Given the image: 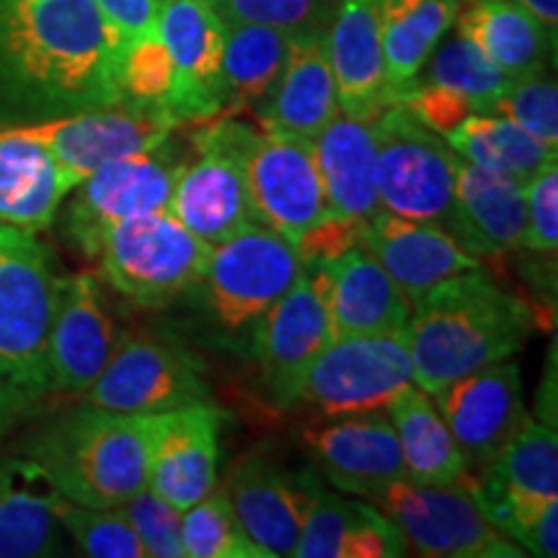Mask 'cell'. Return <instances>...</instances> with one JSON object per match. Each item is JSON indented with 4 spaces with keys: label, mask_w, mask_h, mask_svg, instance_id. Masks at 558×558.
I'll return each instance as SVG.
<instances>
[{
    "label": "cell",
    "mask_w": 558,
    "mask_h": 558,
    "mask_svg": "<svg viewBox=\"0 0 558 558\" xmlns=\"http://www.w3.org/2000/svg\"><path fill=\"white\" fill-rule=\"evenodd\" d=\"M525 184L505 173L456 158L450 213L442 228L476 259H497L522 248L525 239Z\"/></svg>",
    "instance_id": "cell-22"
},
{
    "label": "cell",
    "mask_w": 558,
    "mask_h": 558,
    "mask_svg": "<svg viewBox=\"0 0 558 558\" xmlns=\"http://www.w3.org/2000/svg\"><path fill=\"white\" fill-rule=\"evenodd\" d=\"M471 476L473 497L494 527L520 509L558 499V437L556 424L525 416L499 456Z\"/></svg>",
    "instance_id": "cell-25"
},
{
    "label": "cell",
    "mask_w": 558,
    "mask_h": 558,
    "mask_svg": "<svg viewBox=\"0 0 558 558\" xmlns=\"http://www.w3.org/2000/svg\"><path fill=\"white\" fill-rule=\"evenodd\" d=\"M222 411L194 403L148 414V486L177 509H190L218 486Z\"/></svg>",
    "instance_id": "cell-17"
},
{
    "label": "cell",
    "mask_w": 558,
    "mask_h": 558,
    "mask_svg": "<svg viewBox=\"0 0 558 558\" xmlns=\"http://www.w3.org/2000/svg\"><path fill=\"white\" fill-rule=\"evenodd\" d=\"M427 62V83L465 96L476 114H492L494 104L512 86V78L505 70L494 65L469 37L458 32L445 45H437Z\"/></svg>",
    "instance_id": "cell-37"
},
{
    "label": "cell",
    "mask_w": 558,
    "mask_h": 558,
    "mask_svg": "<svg viewBox=\"0 0 558 558\" xmlns=\"http://www.w3.org/2000/svg\"><path fill=\"white\" fill-rule=\"evenodd\" d=\"M305 448L339 492L373 501L390 484L407 478L399 437L383 411L337 416L326 427L303 432Z\"/></svg>",
    "instance_id": "cell-20"
},
{
    "label": "cell",
    "mask_w": 558,
    "mask_h": 558,
    "mask_svg": "<svg viewBox=\"0 0 558 558\" xmlns=\"http://www.w3.org/2000/svg\"><path fill=\"white\" fill-rule=\"evenodd\" d=\"M186 158L171 135L156 148L109 160L75 186L65 215V235L88 259H96L104 235L117 222L169 209Z\"/></svg>",
    "instance_id": "cell-12"
},
{
    "label": "cell",
    "mask_w": 558,
    "mask_h": 558,
    "mask_svg": "<svg viewBox=\"0 0 558 558\" xmlns=\"http://www.w3.org/2000/svg\"><path fill=\"white\" fill-rule=\"evenodd\" d=\"M530 303L471 269L429 288L407 326L414 386L435 396L473 369L512 360L535 331Z\"/></svg>",
    "instance_id": "cell-2"
},
{
    "label": "cell",
    "mask_w": 558,
    "mask_h": 558,
    "mask_svg": "<svg viewBox=\"0 0 558 558\" xmlns=\"http://www.w3.org/2000/svg\"><path fill=\"white\" fill-rule=\"evenodd\" d=\"M399 527L369 501L326 492L316 473L295 546L298 558H399L407 554Z\"/></svg>",
    "instance_id": "cell-27"
},
{
    "label": "cell",
    "mask_w": 558,
    "mask_h": 558,
    "mask_svg": "<svg viewBox=\"0 0 558 558\" xmlns=\"http://www.w3.org/2000/svg\"><path fill=\"white\" fill-rule=\"evenodd\" d=\"M326 41L344 114L373 120L393 104L383 58V0H339Z\"/></svg>",
    "instance_id": "cell-23"
},
{
    "label": "cell",
    "mask_w": 558,
    "mask_h": 558,
    "mask_svg": "<svg viewBox=\"0 0 558 558\" xmlns=\"http://www.w3.org/2000/svg\"><path fill=\"white\" fill-rule=\"evenodd\" d=\"M181 535L186 558H269L241 527L222 486L184 509Z\"/></svg>",
    "instance_id": "cell-38"
},
{
    "label": "cell",
    "mask_w": 558,
    "mask_h": 558,
    "mask_svg": "<svg viewBox=\"0 0 558 558\" xmlns=\"http://www.w3.org/2000/svg\"><path fill=\"white\" fill-rule=\"evenodd\" d=\"M520 9H525L538 24L546 29L550 45L556 50V29H558V0H514Z\"/></svg>",
    "instance_id": "cell-47"
},
{
    "label": "cell",
    "mask_w": 558,
    "mask_h": 558,
    "mask_svg": "<svg viewBox=\"0 0 558 558\" xmlns=\"http://www.w3.org/2000/svg\"><path fill=\"white\" fill-rule=\"evenodd\" d=\"M399 527L407 548L432 558H520L525 550L488 522L471 488V473L452 484L401 478L373 499Z\"/></svg>",
    "instance_id": "cell-8"
},
{
    "label": "cell",
    "mask_w": 558,
    "mask_h": 558,
    "mask_svg": "<svg viewBox=\"0 0 558 558\" xmlns=\"http://www.w3.org/2000/svg\"><path fill=\"white\" fill-rule=\"evenodd\" d=\"M117 101L120 41L94 0H0V128Z\"/></svg>",
    "instance_id": "cell-1"
},
{
    "label": "cell",
    "mask_w": 558,
    "mask_h": 558,
    "mask_svg": "<svg viewBox=\"0 0 558 558\" xmlns=\"http://www.w3.org/2000/svg\"><path fill=\"white\" fill-rule=\"evenodd\" d=\"M311 143L333 213L367 222L383 209L375 186L373 120H357L339 111Z\"/></svg>",
    "instance_id": "cell-31"
},
{
    "label": "cell",
    "mask_w": 558,
    "mask_h": 558,
    "mask_svg": "<svg viewBox=\"0 0 558 558\" xmlns=\"http://www.w3.org/2000/svg\"><path fill=\"white\" fill-rule=\"evenodd\" d=\"M525 239L522 248L556 259L558 248V169L556 163L535 173L525 184Z\"/></svg>",
    "instance_id": "cell-44"
},
{
    "label": "cell",
    "mask_w": 558,
    "mask_h": 558,
    "mask_svg": "<svg viewBox=\"0 0 558 558\" xmlns=\"http://www.w3.org/2000/svg\"><path fill=\"white\" fill-rule=\"evenodd\" d=\"M24 458L73 505L120 507L148 484V414L83 401L41 424Z\"/></svg>",
    "instance_id": "cell-3"
},
{
    "label": "cell",
    "mask_w": 558,
    "mask_h": 558,
    "mask_svg": "<svg viewBox=\"0 0 558 558\" xmlns=\"http://www.w3.org/2000/svg\"><path fill=\"white\" fill-rule=\"evenodd\" d=\"M173 86L171 54L158 29L132 39L120 54V88L124 101L158 104L163 109Z\"/></svg>",
    "instance_id": "cell-41"
},
{
    "label": "cell",
    "mask_w": 558,
    "mask_h": 558,
    "mask_svg": "<svg viewBox=\"0 0 558 558\" xmlns=\"http://www.w3.org/2000/svg\"><path fill=\"white\" fill-rule=\"evenodd\" d=\"M290 50V34L262 24H228L222 50V81H226V109L239 114L256 109L282 73Z\"/></svg>",
    "instance_id": "cell-36"
},
{
    "label": "cell",
    "mask_w": 558,
    "mask_h": 558,
    "mask_svg": "<svg viewBox=\"0 0 558 558\" xmlns=\"http://www.w3.org/2000/svg\"><path fill=\"white\" fill-rule=\"evenodd\" d=\"M326 34L290 37L282 73L256 107L264 132L313 140L341 111Z\"/></svg>",
    "instance_id": "cell-26"
},
{
    "label": "cell",
    "mask_w": 558,
    "mask_h": 558,
    "mask_svg": "<svg viewBox=\"0 0 558 558\" xmlns=\"http://www.w3.org/2000/svg\"><path fill=\"white\" fill-rule=\"evenodd\" d=\"M70 192L58 160L29 128H0V222L39 233Z\"/></svg>",
    "instance_id": "cell-29"
},
{
    "label": "cell",
    "mask_w": 558,
    "mask_h": 558,
    "mask_svg": "<svg viewBox=\"0 0 558 558\" xmlns=\"http://www.w3.org/2000/svg\"><path fill=\"white\" fill-rule=\"evenodd\" d=\"M373 130L380 207L442 226L450 213L458 153L399 101L373 117Z\"/></svg>",
    "instance_id": "cell-9"
},
{
    "label": "cell",
    "mask_w": 558,
    "mask_h": 558,
    "mask_svg": "<svg viewBox=\"0 0 558 558\" xmlns=\"http://www.w3.org/2000/svg\"><path fill=\"white\" fill-rule=\"evenodd\" d=\"M403 104L411 114L418 117L429 130L439 132V135H448L452 128H458L460 122L469 114H476L471 107V101L465 96L456 94V90L435 86V83H414L396 99Z\"/></svg>",
    "instance_id": "cell-45"
},
{
    "label": "cell",
    "mask_w": 558,
    "mask_h": 558,
    "mask_svg": "<svg viewBox=\"0 0 558 558\" xmlns=\"http://www.w3.org/2000/svg\"><path fill=\"white\" fill-rule=\"evenodd\" d=\"M318 267L326 277L333 337L407 331L414 303L365 246L349 248Z\"/></svg>",
    "instance_id": "cell-28"
},
{
    "label": "cell",
    "mask_w": 558,
    "mask_h": 558,
    "mask_svg": "<svg viewBox=\"0 0 558 558\" xmlns=\"http://www.w3.org/2000/svg\"><path fill=\"white\" fill-rule=\"evenodd\" d=\"M122 514L135 527L145 554L156 558H186L181 535V509L169 505L158 492L145 484L137 494L120 505Z\"/></svg>",
    "instance_id": "cell-43"
},
{
    "label": "cell",
    "mask_w": 558,
    "mask_h": 558,
    "mask_svg": "<svg viewBox=\"0 0 558 558\" xmlns=\"http://www.w3.org/2000/svg\"><path fill=\"white\" fill-rule=\"evenodd\" d=\"M120 331L109 313L99 277L78 271L58 282V300L47 337V390L81 399L114 352Z\"/></svg>",
    "instance_id": "cell-16"
},
{
    "label": "cell",
    "mask_w": 558,
    "mask_h": 558,
    "mask_svg": "<svg viewBox=\"0 0 558 558\" xmlns=\"http://www.w3.org/2000/svg\"><path fill=\"white\" fill-rule=\"evenodd\" d=\"M414 386L407 331L337 337L282 390L277 407H311L324 416L386 411Z\"/></svg>",
    "instance_id": "cell-5"
},
{
    "label": "cell",
    "mask_w": 558,
    "mask_h": 558,
    "mask_svg": "<svg viewBox=\"0 0 558 558\" xmlns=\"http://www.w3.org/2000/svg\"><path fill=\"white\" fill-rule=\"evenodd\" d=\"M386 411L399 437L407 478L418 484H452L465 476L469 463L429 393L409 386L388 403Z\"/></svg>",
    "instance_id": "cell-33"
},
{
    "label": "cell",
    "mask_w": 558,
    "mask_h": 558,
    "mask_svg": "<svg viewBox=\"0 0 558 558\" xmlns=\"http://www.w3.org/2000/svg\"><path fill=\"white\" fill-rule=\"evenodd\" d=\"M235 150L256 222L295 243L333 213L311 140L259 132L239 122Z\"/></svg>",
    "instance_id": "cell-11"
},
{
    "label": "cell",
    "mask_w": 558,
    "mask_h": 558,
    "mask_svg": "<svg viewBox=\"0 0 558 558\" xmlns=\"http://www.w3.org/2000/svg\"><path fill=\"white\" fill-rule=\"evenodd\" d=\"M235 130L239 122L222 117L194 132L192 145L199 160L186 163L171 194L173 218L209 246H218L256 222L235 150Z\"/></svg>",
    "instance_id": "cell-13"
},
{
    "label": "cell",
    "mask_w": 558,
    "mask_h": 558,
    "mask_svg": "<svg viewBox=\"0 0 558 558\" xmlns=\"http://www.w3.org/2000/svg\"><path fill=\"white\" fill-rule=\"evenodd\" d=\"M228 24H262L290 37L326 34L339 0H209Z\"/></svg>",
    "instance_id": "cell-40"
},
{
    "label": "cell",
    "mask_w": 558,
    "mask_h": 558,
    "mask_svg": "<svg viewBox=\"0 0 558 558\" xmlns=\"http://www.w3.org/2000/svg\"><path fill=\"white\" fill-rule=\"evenodd\" d=\"M60 499L29 458H0V558L62 554Z\"/></svg>",
    "instance_id": "cell-30"
},
{
    "label": "cell",
    "mask_w": 558,
    "mask_h": 558,
    "mask_svg": "<svg viewBox=\"0 0 558 558\" xmlns=\"http://www.w3.org/2000/svg\"><path fill=\"white\" fill-rule=\"evenodd\" d=\"M58 282L37 233L0 222V435L50 396L47 337Z\"/></svg>",
    "instance_id": "cell-4"
},
{
    "label": "cell",
    "mask_w": 558,
    "mask_h": 558,
    "mask_svg": "<svg viewBox=\"0 0 558 558\" xmlns=\"http://www.w3.org/2000/svg\"><path fill=\"white\" fill-rule=\"evenodd\" d=\"M26 128L50 148L70 190L109 160L156 148L179 130L158 104L137 101H117Z\"/></svg>",
    "instance_id": "cell-15"
},
{
    "label": "cell",
    "mask_w": 558,
    "mask_h": 558,
    "mask_svg": "<svg viewBox=\"0 0 558 558\" xmlns=\"http://www.w3.org/2000/svg\"><path fill=\"white\" fill-rule=\"evenodd\" d=\"M445 140L463 160L505 173L522 184L558 160V148H550L499 114H469Z\"/></svg>",
    "instance_id": "cell-35"
},
{
    "label": "cell",
    "mask_w": 558,
    "mask_h": 558,
    "mask_svg": "<svg viewBox=\"0 0 558 558\" xmlns=\"http://www.w3.org/2000/svg\"><path fill=\"white\" fill-rule=\"evenodd\" d=\"M313 473L284 471L259 450L230 465L222 486L230 507L248 538L269 558L295 554Z\"/></svg>",
    "instance_id": "cell-21"
},
{
    "label": "cell",
    "mask_w": 558,
    "mask_h": 558,
    "mask_svg": "<svg viewBox=\"0 0 558 558\" xmlns=\"http://www.w3.org/2000/svg\"><path fill=\"white\" fill-rule=\"evenodd\" d=\"M362 246L380 262L411 303L442 279L481 267L476 256L460 248L442 226L401 218L388 209H378L365 222Z\"/></svg>",
    "instance_id": "cell-24"
},
{
    "label": "cell",
    "mask_w": 558,
    "mask_h": 558,
    "mask_svg": "<svg viewBox=\"0 0 558 558\" xmlns=\"http://www.w3.org/2000/svg\"><path fill=\"white\" fill-rule=\"evenodd\" d=\"M435 407L465 463L484 469L525 422L518 362H492L437 390Z\"/></svg>",
    "instance_id": "cell-19"
},
{
    "label": "cell",
    "mask_w": 558,
    "mask_h": 558,
    "mask_svg": "<svg viewBox=\"0 0 558 558\" xmlns=\"http://www.w3.org/2000/svg\"><path fill=\"white\" fill-rule=\"evenodd\" d=\"M298 248L262 222L213 246L199 303L215 326L228 333L251 331L303 271Z\"/></svg>",
    "instance_id": "cell-7"
},
{
    "label": "cell",
    "mask_w": 558,
    "mask_h": 558,
    "mask_svg": "<svg viewBox=\"0 0 558 558\" xmlns=\"http://www.w3.org/2000/svg\"><path fill=\"white\" fill-rule=\"evenodd\" d=\"M81 399L124 414H160L213 403V388L205 362L190 347L163 333L130 331Z\"/></svg>",
    "instance_id": "cell-10"
},
{
    "label": "cell",
    "mask_w": 558,
    "mask_h": 558,
    "mask_svg": "<svg viewBox=\"0 0 558 558\" xmlns=\"http://www.w3.org/2000/svg\"><path fill=\"white\" fill-rule=\"evenodd\" d=\"M463 0H383V58L393 104L418 81L435 47L452 29Z\"/></svg>",
    "instance_id": "cell-34"
},
{
    "label": "cell",
    "mask_w": 558,
    "mask_h": 558,
    "mask_svg": "<svg viewBox=\"0 0 558 558\" xmlns=\"http://www.w3.org/2000/svg\"><path fill=\"white\" fill-rule=\"evenodd\" d=\"M104 21L120 41V54L132 39L158 29L160 0H94Z\"/></svg>",
    "instance_id": "cell-46"
},
{
    "label": "cell",
    "mask_w": 558,
    "mask_h": 558,
    "mask_svg": "<svg viewBox=\"0 0 558 558\" xmlns=\"http://www.w3.org/2000/svg\"><path fill=\"white\" fill-rule=\"evenodd\" d=\"M213 246L173 218L171 209L117 222L96 259L120 295L143 308H163L192 292L205 277Z\"/></svg>",
    "instance_id": "cell-6"
},
{
    "label": "cell",
    "mask_w": 558,
    "mask_h": 558,
    "mask_svg": "<svg viewBox=\"0 0 558 558\" xmlns=\"http://www.w3.org/2000/svg\"><path fill=\"white\" fill-rule=\"evenodd\" d=\"M492 114L507 117L550 148H558V88L546 70L512 81L507 94L494 104Z\"/></svg>",
    "instance_id": "cell-42"
},
{
    "label": "cell",
    "mask_w": 558,
    "mask_h": 558,
    "mask_svg": "<svg viewBox=\"0 0 558 558\" xmlns=\"http://www.w3.org/2000/svg\"><path fill=\"white\" fill-rule=\"evenodd\" d=\"M158 34L173 65L166 114L177 128L218 120L226 109V21L209 0H163Z\"/></svg>",
    "instance_id": "cell-14"
},
{
    "label": "cell",
    "mask_w": 558,
    "mask_h": 558,
    "mask_svg": "<svg viewBox=\"0 0 558 558\" xmlns=\"http://www.w3.org/2000/svg\"><path fill=\"white\" fill-rule=\"evenodd\" d=\"M160 3H163V0H160Z\"/></svg>",
    "instance_id": "cell-48"
},
{
    "label": "cell",
    "mask_w": 558,
    "mask_h": 558,
    "mask_svg": "<svg viewBox=\"0 0 558 558\" xmlns=\"http://www.w3.org/2000/svg\"><path fill=\"white\" fill-rule=\"evenodd\" d=\"M333 339L337 337L326 303L324 269L318 264H308L292 288L251 329V354L259 365L271 399L277 401L282 390Z\"/></svg>",
    "instance_id": "cell-18"
},
{
    "label": "cell",
    "mask_w": 558,
    "mask_h": 558,
    "mask_svg": "<svg viewBox=\"0 0 558 558\" xmlns=\"http://www.w3.org/2000/svg\"><path fill=\"white\" fill-rule=\"evenodd\" d=\"M58 518L81 554L90 558H148L120 507H83L62 497Z\"/></svg>",
    "instance_id": "cell-39"
},
{
    "label": "cell",
    "mask_w": 558,
    "mask_h": 558,
    "mask_svg": "<svg viewBox=\"0 0 558 558\" xmlns=\"http://www.w3.org/2000/svg\"><path fill=\"white\" fill-rule=\"evenodd\" d=\"M456 32L469 37L512 81L546 70L548 34L514 0H463Z\"/></svg>",
    "instance_id": "cell-32"
}]
</instances>
